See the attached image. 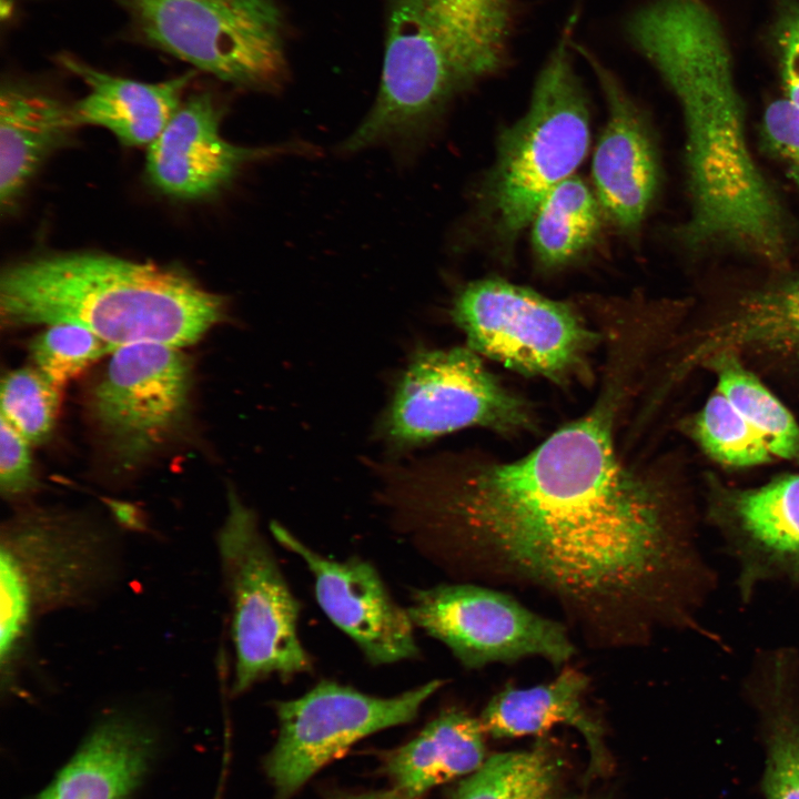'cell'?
Masks as SVG:
<instances>
[{"mask_svg":"<svg viewBox=\"0 0 799 799\" xmlns=\"http://www.w3.org/2000/svg\"><path fill=\"white\" fill-rule=\"evenodd\" d=\"M615 394L519 459L400 471L384 502L435 564L538 586L604 640L709 638L717 570L667 487L619 459Z\"/></svg>","mask_w":799,"mask_h":799,"instance_id":"1","label":"cell"},{"mask_svg":"<svg viewBox=\"0 0 799 799\" xmlns=\"http://www.w3.org/2000/svg\"><path fill=\"white\" fill-rule=\"evenodd\" d=\"M625 32L681 109L690 211L680 240L691 250L725 249L787 264V214L749 146L717 14L701 0H654L631 13Z\"/></svg>","mask_w":799,"mask_h":799,"instance_id":"2","label":"cell"},{"mask_svg":"<svg viewBox=\"0 0 799 799\" xmlns=\"http://www.w3.org/2000/svg\"><path fill=\"white\" fill-rule=\"evenodd\" d=\"M0 313L10 327L75 324L113 350L139 343L180 348L222 321L225 301L175 267L70 252L7 267Z\"/></svg>","mask_w":799,"mask_h":799,"instance_id":"3","label":"cell"},{"mask_svg":"<svg viewBox=\"0 0 799 799\" xmlns=\"http://www.w3.org/2000/svg\"><path fill=\"white\" fill-rule=\"evenodd\" d=\"M518 0H390L376 100L341 151L408 148L447 102L508 62Z\"/></svg>","mask_w":799,"mask_h":799,"instance_id":"4","label":"cell"},{"mask_svg":"<svg viewBox=\"0 0 799 799\" xmlns=\"http://www.w3.org/2000/svg\"><path fill=\"white\" fill-rule=\"evenodd\" d=\"M0 533V675L11 688L36 623L98 604L120 581L123 560L115 534L80 513L29 507Z\"/></svg>","mask_w":799,"mask_h":799,"instance_id":"5","label":"cell"},{"mask_svg":"<svg viewBox=\"0 0 799 799\" xmlns=\"http://www.w3.org/2000/svg\"><path fill=\"white\" fill-rule=\"evenodd\" d=\"M577 18L569 17L545 61L526 113L500 134L484 184V213L505 243L530 224L543 200L572 176L588 150L587 99L572 54Z\"/></svg>","mask_w":799,"mask_h":799,"instance_id":"6","label":"cell"},{"mask_svg":"<svg viewBox=\"0 0 799 799\" xmlns=\"http://www.w3.org/2000/svg\"><path fill=\"white\" fill-rule=\"evenodd\" d=\"M226 500L216 548L230 607L232 692L241 695L266 677L286 679L309 671L312 665L299 636L300 603L256 515L232 487Z\"/></svg>","mask_w":799,"mask_h":799,"instance_id":"7","label":"cell"},{"mask_svg":"<svg viewBox=\"0 0 799 799\" xmlns=\"http://www.w3.org/2000/svg\"><path fill=\"white\" fill-rule=\"evenodd\" d=\"M142 38L199 70L275 91L287 74L284 21L274 0H113Z\"/></svg>","mask_w":799,"mask_h":799,"instance_id":"8","label":"cell"},{"mask_svg":"<svg viewBox=\"0 0 799 799\" xmlns=\"http://www.w3.org/2000/svg\"><path fill=\"white\" fill-rule=\"evenodd\" d=\"M451 313L477 354L557 383L586 373L598 338L569 304L499 279L463 286Z\"/></svg>","mask_w":799,"mask_h":799,"instance_id":"9","label":"cell"},{"mask_svg":"<svg viewBox=\"0 0 799 799\" xmlns=\"http://www.w3.org/2000/svg\"><path fill=\"white\" fill-rule=\"evenodd\" d=\"M467 347L417 352L401 375L383 435L412 447L472 426L515 434L534 427L533 408L507 390Z\"/></svg>","mask_w":799,"mask_h":799,"instance_id":"10","label":"cell"},{"mask_svg":"<svg viewBox=\"0 0 799 799\" xmlns=\"http://www.w3.org/2000/svg\"><path fill=\"white\" fill-rule=\"evenodd\" d=\"M433 679L393 697H377L330 680L301 697L276 701V741L264 760L276 799H290L352 745L414 720L441 687Z\"/></svg>","mask_w":799,"mask_h":799,"instance_id":"11","label":"cell"},{"mask_svg":"<svg viewBox=\"0 0 799 799\" xmlns=\"http://www.w3.org/2000/svg\"><path fill=\"white\" fill-rule=\"evenodd\" d=\"M406 610L414 626L443 643L468 669L525 657L558 666L575 654L560 623L488 587L457 583L415 589Z\"/></svg>","mask_w":799,"mask_h":799,"instance_id":"12","label":"cell"},{"mask_svg":"<svg viewBox=\"0 0 799 799\" xmlns=\"http://www.w3.org/2000/svg\"><path fill=\"white\" fill-rule=\"evenodd\" d=\"M192 368L179 348H115L91 396L99 431L123 465H134L178 433L190 408Z\"/></svg>","mask_w":799,"mask_h":799,"instance_id":"13","label":"cell"},{"mask_svg":"<svg viewBox=\"0 0 799 799\" xmlns=\"http://www.w3.org/2000/svg\"><path fill=\"white\" fill-rule=\"evenodd\" d=\"M709 522L735 566V588L742 605L772 584L799 593V474L717 493Z\"/></svg>","mask_w":799,"mask_h":799,"instance_id":"14","label":"cell"},{"mask_svg":"<svg viewBox=\"0 0 799 799\" xmlns=\"http://www.w3.org/2000/svg\"><path fill=\"white\" fill-rule=\"evenodd\" d=\"M270 530L280 545L304 562L314 578L318 606L371 665L418 657L407 610L393 599L370 562L356 556L344 560L326 557L276 522Z\"/></svg>","mask_w":799,"mask_h":799,"instance_id":"15","label":"cell"},{"mask_svg":"<svg viewBox=\"0 0 799 799\" xmlns=\"http://www.w3.org/2000/svg\"><path fill=\"white\" fill-rule=\"evenodd\" d=\"M222 105L210 92L183 100L160 135L149 145L146 175L161 193L183 200L213 195L229 185L247 163L271 158L293 145L245 148L220 134Z\"/></svg>","mask_w":799,"mask_h":799,"instance_id":"16","label":"cell"},{"mask_svg":"<svg viewBox=\"0 0 799 799\" xmlns=\"http://www.w3.org/2000/svg\"><path fill=\"white\" fill-rule=\"evenodd\" d=\"M573 48L589 64L604 93L608 117L593 158L597 198L614 224L636 233L658 185L654 144L638 108L616 74L588 48Z\"/></svg>","mask_w":799,"mask_h":799,"instance_id":"17","label":"cell"},{"mask_svg":"<svg viewBox=\"0 0 799 799\" xmlns=\"http://www.w3.org/2000/svg\"><path fill=\"white\" fill-rule=\"evenodd\" d=\"M740 692L757 718L765 748V798L799 799V648H757Z\"/></svg>","mask_w":799,"mask_h":799,"instance_id":"18","label":"cell"},{"mask_svg":"<svg viewBox=\"0 0 799 799\" xmlns=\"http://www.w3.org/2000/svg\"><path fill=\"white\" fill-rule=\"evenodd\" d=\"M155 751L153 730L125 712L101 718L33 799H130Z\"/></svg>","mask_w":799,"mask_h":799,"instance_id":"19","label":"cell"},{"mask_svg":"<svg viewBox=\"0 0 799 799\" xmlns=\"http://www.w3.org/2000/svg\"><path fill=\"white\" fill-rule=\"evenodd\" d=\"M59 62L89 88L88 94L72 105L78 127H103L129 146H149L160 135L195 75L188 72L145 83L99 71L70 55H60Z\"/></svg>","mask_w":799,"mask_h":799,"instance_id":"20","label":"cell"},{"mask_svg":"<svg viewBox=\"0 0 799 799\" xmlns=\"http://www.w3.org/2000/svg\"><path fill=\"white\" fill-rule=\"evenodd\" d=\"M78 127L71 105L18 82L0 95V204L11 210L43 161Z\"/></svg>","mask_w":799,"mask_h":799,"instance_id":"21","label":"cell"},{"mask_svg":"<svg viewBox=\"0 0 799 799\" xmlns=\"http://www.w3.org/2000/svg\"><path fill=\"white\" fill-rule=\"evenodd\" d=\"M585 674L565 668L549 682L528 688L505 686L484 708L479 720L494 738L539 736L557 725L575 728L585 739L594 770L606 763L604 729L584 707Z\"/></svg>","mask_w":799,"mask_h":799,"instance_id":"22","label":"cell"},{"mask_svg":"<svg viewBox=\"0 0 799 799\" xmlns=\"http://www.w3.org/2000/svg\"><path fill=\"white\" fill-rule=\"evenodd\" d=\"M481 720L451 707L442 710L407 744L382 756L393 788L418 799L432 788L466 777L486 759Z\"/></svg>","mask_w":799,"mask_h":799,"instance_id":"23","label":"cell"},{"mask_svg":"<svg viewBox=\"0 0 799 799\" xmlns=\"http://www.w3.org/2000/svg\"><path fill=\"white\" fill-rule=\"evenodd\" d=\"M746 348L799 357V275L742 296L701 335L688 362L706 363L720 352Z\"/></svg>","mask_w":799,"mask_h":799,"instance_id":"24","label":"cell"},{"mask_svg":"<svg viewBox=\"0 0 799 799\" xmlns=\"http://www.w3.org/2000/svg\"><path fill=\"white\" fill-rule=\"evenodd\" d=\"M530 223L539 263L559 267L595 241L600 227L598 203L585 182L572 175L547 194Z\"/></svg>","mask_w":799,"mask_h":799,"instance_id":"25","label":"cell"},{"mask_svg":"<svg viewBox=\"0 0 799 799\" xmlns=\"http://www.w3.org/2000/svg\"><path fill=\"white\" fill-rule=\"evenodd\" d=\"M707 362L721 392L747 423L762 437L775 458H799V424L787 407L744 365L732 351Z\"/></svg>","mask_w":799,"mask_h":799,"instance_id":"26","label":"cell"},{"mask_svg":"<svg viewBox=\"0 0 799 799\" xmlns=\"http://www.w3.org/2000/svg\"><path fill=\"white\" fill-rule=\"evenodd\" d=\"M560 768L544 745L495 754L463 778L452 799H550Z\"/></svg>","mask_w":799,"mask_h":799,"instance_id":"27","label":"cell"},{"mask_svg":"<svg viewBox=\"0 0 799 799\" xmlns=\"http://www.w3.org/2000/svg\"><path fill=\"white\" fill-rule=\"evenodd\" d=\"M694 433L706 453L728 466L749 467L775 458L762 437L718 390L697 415Z\"/></svg>","mask_w":799,"mask_h":799,"instance_id":"28","label":"cell"},{"mask_svg":"<svg viewBox=\"0 0 799 799\" xmlns=\"http://www.w3.org/2000/svg\"><path fill=\"white\" fill-rule=\"evenodd\" d=\"M1 417L30 444L44 442L52 433L61 403V386L37 367L8 372L1 381Z\"/></svg>","mask_w":799,"mask_h":799,"instance_id":"29","label":"cell"},{"mask_svg":"<svg viewBox=\"0 0 799 799\" xmlns=\"http://www.w3.org/2000/svg\"><path fill=\"white\" fill-rule=\"evenodd\" d=\"M113 351L91 331L69 323L48 325L30 343L36 367L61 387L102 355Z\"/></svg>","mask_w":799,"mask_h":799,"instance_id":"30","label":"cell"},{"mask_svg":"<svg viewBox=\"0 0 799 799\" xmlns=\"http://www.w3.org/2000/svg\"><path fill=\"white\" fill-rule=\"evenodd\" d=\"M765 149L799 190V108L787 99L773 101L761 123Z\"/></svg>","mask_w":799,"mask_h":799,"instance_id":"31","label":"cell"},{"mask_svg":"<svg viewBox=\"0 0 799 799\" xmlns=\"http://www.w3.org/2000/svg\"><path fill=\"white\" fill-rule=\"evenodd\" d=\"M1 417V416H0ZM37 488L30 443L7 422L0 421V490L17 500Z\"/></svg>","mask_w":799,"mask_h":799,"instance_id":"32","label":"cell"},{"mask_svg":"<svg viewBox=\"0 0 799 799\" xmlns=\"http://www.w3.org/2000/svg\"><path fill=\"white\" fill-rule=\"evenodd\" d=\"M786 99L799 108V0L780 11L773 29Z\"/></svg>","mask_w":799,"mask_h":799,"instance_id":"33","label":"cell"},{"mask_svg":"<svg viewBox=\"0 0 799 799\" xmlns=\"http://www.w3.org/2000/svg\"><path fill=\"white\" fill-rule=\"evenodd\" d=\"M325 799H408L395 788L363 792L333 791Z\"/></svg>","mask_w":799,"mask_h":799,"instance_id":"34","label":"cell"},{"mask_svg":"<svg viewBox=\"0 0 799 799\" xmlns=\"http://www.w3.org/2000/svg\"><path fill=\"white\" fill-rule=\"evenodd\" d=\"M14 0H0V18L1 20L8 19L13 10Z\"/></svg>","mask_w":799,"mask_h":799,"instance_id":"35","label":"cell"},{"mask_svg":"<svg viewBox=\"0 0 799 799\" xmlns=\"http://www.w3.org/2000/svg\"><path fill=\"white\" fill-rule=\"evenodd\" d=\"M226 763H227V761H226V759H224L223 770L221 773V780L219 782V788L214 796V799H223V790H224L225 775H226Z\"/></svg>","mask_w":799,"mask_h":799,"instance_id":"36","label":"cell"},{"mask_svg":"<svg viewBox=\"0 0 799 799\" xmlns=\"http://www.w3.org/2000/svg\"><path fill=\"white\" fill-rule=\"evenodd\" d=\"M572 799H583V798H572Z\"/></svg>","mask_w":799,"mask_h":799,"instance_id":"37","label":"cell"}]
</instances>
